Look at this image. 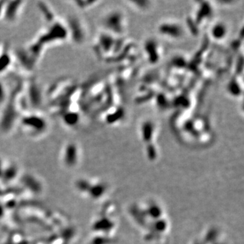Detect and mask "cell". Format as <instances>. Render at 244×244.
<instances>
[{
    "label": "cell",
    "instance_id": "obj_5",
    "mask_svg": "<svg viewBox=\"0 0 244 244\" xmlns=\"http://www.w3.org/2000/svg\"><path fill=\"white\" fill-rule=\"evenodd\" d=\"M24 1L5 2L2 19L9 24H14L19 20L25 7Z\"/></svg>",
    "mask_w": 244,
    "mask_h": 244
},
{
    "label": "cell",
    "instance_id": "obj_11",
    "mask_svg": "<svg viewBox=\"0 0 244 244\" xmlns=\"http://www.w3.org/2000/svg\"><path fill=\"white\" fill-rule=\"evenodd\" d=\"M10 96V91L6 86V82L0 79V109L6 104Z\"/></svg>",
    "mask_w": 244,
    "mask_h": 244
},
{
    "label": "cell",
    "instance_id": "obj_6",
    "mask_svg": "<svg viewBox=\"0 0 244 244\" xmlns=\"http://www.w3.org/2000/svg\"><path fill=\"white\" fill-rule=\"evenodd\" d=\"M159 31L162 35L172 39H179L184 35L183 26L174 21L163 22L159 25Z\"/></svg>",
    "mask_w": 244,
    "mask_h": 244
},
{
    "label": "cell",
    "instance_id": "obj_9",
    "mask_svg": "<svg viewBox=\"0 0 244 244\" xmlns=\"http://www.w3.org/2000/svg\"><path fill=\"white\" fill-rule=\"evenodd\" d=\"M62 121L65 125L69 127H73L77 125L79 121V115L77 110H66L62 114Z\"/></svg>",
    "mask_w": 244,
    "mask_h": 244
},
{
    "label": "cell",
    "instance_id": "obj_4",
    "mask_svg": "<svg viewBox=\"0 0 244 244\" xmlns=\"http://www.w3.org/2000/svg\"><path fill=\"white\" fill-rule=\"evenodd\" d=\"M70 39L75 46H82L88 39V29L86 24L79 16L71 14L64 20Z\"/></svg>",
    "mask_w": 244,
    "mask_h": 244
},
{
    "label": "cell",
    "instance_id": "obj_12",
    "mask_svg": "<svg viewBox=\"0 0 244 244\" xmlns=\"http://www.w3.org/2000/svg\"><path fill=\"white\" fill-rule=\"evenodd\" d=\"M72 3L74 4L75 7L79 9V10H88V9L92 8L94 6V4L99 3V2L88 0V1H74Z\"/></svg>",
    "mask_w": 244,
    "mask_h": 244
},
{
    "label": "cell",
    "instance_id": "obj_2",
    "mask_svg": "<svg viewBox=\"0 0 244 244\" xmlns=\"http://www.w3.org/2000/svg\"><path fill=\"white\" fill-rule=\"evenodd\" d=\"M19 125L28 134L39 136L48 130L50 122L40 111H27L21 115Z\"/></svg>",
    "mask_w": 244,
    "mask_h": 244
},
{
    "label": "cell",
    "instance_id": "obj_8",
    "mask_svg": "<svg viewBox=\"0 0 244 244\" xmlns=\"http://www.w3.org/2000/svg\"><path fill=\"white\" fill-rule=\"evenodd\" d=\"M210 33L212 39L216 41L223 40L228 34V27L223 21H217L212 25Z\"/></svg>",
    "mask_w": 244,
    "mask_h": 244
},
{
    "label": "cell",
    "instance_id": "obj_3",
    "mask_svg": "<svg viewBox=\"0 0 244 244\" xmlns=\"http://www.w3.org/2000/svg\"><path fill=\"white\" fill-rule=\"evenodd\" d=\"M101 25L105 33L117 36L123 34L128 29V19L124 12L115 9L106 12L101 19Z\"/></svg>",
    "mask_w": 244,
    "mask_h": 244
},
{
    "label": "cell",
    "instance_id": "obj_1",
    "mask_svg": "<svg viewBox=\"0 0 244 244\" xmlns=\"http://www.w3.org/2000/svg\"><path fill=\"white\" fill-rule=\"evenodd\" d=\"M128 213L146 243L163 244L167 241L171 222L162 202L153 198L140 199L131 204Z\"/></svg>",
    "mask_w": 244,
    "mask_h": 244
},
{
    "label": "cell",
    "instance_id": "obj_7",
    "mask_svg": "<svg viewBox=\"0 0 244 244\" xmlns=\"http://www.w3.org/2000/svg\"><path fill=\"white\" fill-rule=\"evenodd\" d=\"M13 52L7 43H2L0 46V75L8 71L14 63Z\"/></svg>",
    "mask_w": 244,
    "mask_h": 244
},
{
    "label": "cell",
    "instance_id": "obj_10",
    "mask_svg": "<svg viewBox=\"0 0 244 244\" xmlns=\"http://www.w3.org/2000/svg\"><path fill=\"white\" fill-rule=\"evenodd\" d=\"M39 8H40V12L42 15V17L43 18V20H45L47 24H50L56 20V18L55 16V13L52 10V9L48 5H46V3H42V4L39 3Z\"/></svg>",
    "mask_w": 244,
    "mask_h": 244
}]
</instances>
